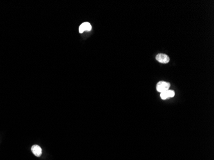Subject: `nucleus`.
Here are the masks:
<instances>
[{"label":"nucleus","instance_id":"f257e3e1","mask_svg":"<svg viewBox=\"0 0 214 160\" xmlns=\"http://www.w3.org/2000/svg\"><path fill=\"white\" fill-rule=\"evenodd\" d=\"M171 84L168 82L165 81H159L156 85V90L160 93L169 90Z\"/></svg>","mask_w":214,"mask_h":160},{"label":"nucleus","instance_id":"f03ea898","mask_svg":"<svg viewBox=\"0 0 214 160\" xmlns=\"http://www.w3.org/2000/svg\"><path fill=\"white\" fill-rule=\"evenodd\" d=\"M156 60L160 62V63L167 64L170 61V58L167 56V54L160 53V54H158L156 56Z\"/></svg>","mask_w":214,"mask_h":160},{"label":"nucleus","instance_id":"7ed1b4c3","mask_svg":"<svg viewBox=\"0 0 214 160\" xmlns=\"http://www.w3.org/2000/svg\"><path fill=\"white\" fill-rule=\"evenodd\" d=\"M175 95V91L171 90H166V91L160 93V97L163 100L171 98V97H173Z\"/></svg>","mask_w":214,"mask_h":160},{"label":"nucleus","instance_id":"20e7f679","mask_svg":"<svg viewBox=\"0 0 214 160\" xmlns=\"http://www.w3.org/2000/svg\"><path fill=\"white\" fill-rule=\"evenodd\" d=\"M92 30V26L88 22L83 23L79 27V32L80 33H84L85 31L90 32Z\"/></svg>","mask_w":214,"mask_h":160},{"label":"nucleus","instance_id":"39448f33","mask_svg":"<svg viewBox=\"0 0 214 160\" xmlns=\"http://www.w3.org/2000/svg\"><path fill=\"white\" fill-rule=\"evenodd\" d=\"M32 151L33 154L37 157H40L43 153L42 149L38 145H33L32 147Z\"/></svg>","mask_w":214,"mask_h":160}]
</instances>
